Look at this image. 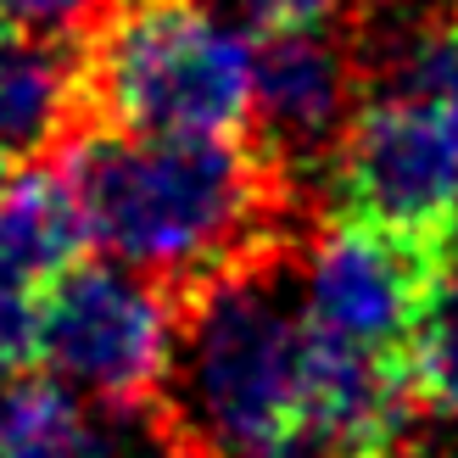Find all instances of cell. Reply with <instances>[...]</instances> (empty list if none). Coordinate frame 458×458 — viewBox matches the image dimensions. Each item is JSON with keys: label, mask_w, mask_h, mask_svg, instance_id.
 I'll return each instance as SVG.
<instances>
[{"label": "cell", "mask_w": 458, "mask_h": 458, "mask_svg": "<svg viewBox=\"0 0 458 458\" xmlns=\"http://www.w3.org/2000/svg\"><path fill=\"white\" fill-rule=\"evenodd\" d=\"M79 208L112 263L191 296L246 263L291 251L296 179L258 134L241 140H134L84 129L62 151Z\"/></svg>", "instance_id": "obj_1"}, {"label": "cell", "mask_w": 458, "mask_h": 458, "mask_svg": "<svg viewBox=\"0 0 458 458\" xmlns=\"http://www.w3.org/2000/svg\"><path fill=\"white\" fill-rule=\"evenodd\" d=\"M308 308L285 296V251L185 296L163 420L201 458H274L302 425Z\"/></svg>", "instance_id": "obj_2"}, {"label": "cell", "mask_w": 458, "mask_h": 458, "mask_svg": "<svg viewBox=\"0 0 458 458\" xmlns=\"http://www.w3.org/2000/svg\"><path fill=\"white\" fill-rule=\"evenodd\" d=\"M79 56L89 129L134 140L258 134V51L213 0H101Z\"/></svg>", "instance_id": "obj_3"}, {"label": "cell", "mask_w": 458, "mask_h": 458, "mask_svg": "<svg viewBox=\"0 0 458 458\" xmlns=\"http://www.w3.org/2000/svg\"><path fill=\"white\" fill-rule=\"evenodd\" d=\"M185 296L123 263H79L45 291L39 363L101 414L140 420L168 397Z\"/></svg>", "instance_id": "obj_4"}, {"label": "cell", "mask_w": 458, "mask_h": 458, "mask_svg": "<svg viewBox=\"0 0 458 458\" xmlns=\"http://www.w3.org/2000/svg\"><path fill=\"white\" fill-rule=\"evenodd\" d=\"M335 218L458 241V134L430 101L375 89L325 174Z\"/></svg>", "instance_id": "obj_5"}, {"label": "cell", "mask_w": 458, "mask_h": 458, "mask_svg": "<svg viewBox=\"0 0 458 458\" xmlns=\"http://www.w3.org/2000/svg\"><path fill=\"white\" fill-rule=\"evenodd\" d=\"M453 246L458 241H420L403 229L330 218L308 251L302 308L313 330L380 358H403Z\"/></svg>", "instance_id": "obj_6"}, {"label": "cell", "mask_w": 458, "mask_h": 458, "mask_svg": "<svg viewBox=\"0 0 458 458\" xmlns=\"http://www.w3.org/2000/svg\"><path fill=\"white\" fill-rule=\"evenodd\" d=\"M369 101L352 34L308 29V34H268L258 45V140L280 157L291 179L308 168L330 174L341 140Z\"/></svg>", "instance_id": "obj_7"}, {"label": "cell", "mask_w": 458, "mask_h": 458, "mask_svg": "<svg viewBox=\"0 0 458 458\" xmlns=\"http://www.w3.org/2000/svg\"><path fill=\"white\" fill-rule=\"evenodd\" d=\"M89 129L79 39L0 29V157H62Z\"/></svg>", "instance_id": "obj_8"}, {"label": "cell", "mask_w": 458, "mask_h": 458, "mask_svg": "<svg viewBox=\"0 0 458 458\" xmlns=\"http://www.w3.org/2000/svg\"><path fill=\"white\" fill-rule=\"evenodd\" d=\"M112 420L56 375L22 369L0 380V458H134L112 437Z\"/></svg>", "instance_id": "obj_9"}, {"label": "cell", "mask_w": 458, "mask_h": 458, "mask_svg": "<svg viewBox=\"0 0 458 458\" xmlns=\"http://www.w3.org/2000/svg\"><path fill=\"white\" fill-rule=\"evenodd\" d=\"M408 386H414V403L430 414L458 420V246L447 251V263L437 274V291L420 313V330L403 352Z\"/></svg>", "instance_id": "obj_10"}, {"label": "cell", "mask_w": 458, "mask_h": 458, "mask_svg": "<svg viewBox=\"0 0 458 458\" xmlns=\"http://www.w3.org/2000/svg\"><path fill=\"white\" fill-rule=\"evenodd\" d=\"M39 325H45V291L0 268V380L22 375L39 358Z\"/></svg>", "instance_id": "obj_11"}, {"label": "cell", "mask_w": 458, "mask_h": 458, "mask_svg": "<svg viewBox=\"0 0 458 458\" xmlns=\"http://www.w3.org/2000/svg\"><path fill=\"white\" fill-rule=\"evenodd\" d=\"M213 6L263 34H308V29H330V17L347 0H213Z\"/></svg>", "instance_id": "obj_12"}, {"label": "cell", "mask_w": 458, "mask_h": 458, "mask_svg": "<svg viewBox=\"0 0 458 458\" xmlns=\"http://www.w3.org/2000/svg\"><path fill=\"white\" fill-rule=\"evenodd\" d=\"M96 12H101V0H0V29L79 39Z\"/></svg>", "instance_id": "obj_13"}, {"label": "cell", "mask_w": 458, "mask_h": 458, "mask_svg": "<svg viewBox=\"0 0 458 458\" xmlns=\"http://www.w3.org/2000/svg\"><path fill=\"white\" fill-rule=\"evenodd\" d=\"M163 425H168V420H163ZM134 458H201V453H196L191 442H179V437H174V425H168L163 437H157V447H146V453H134Z\"/></svg>", "instance_id": "obj_14"}, {"label": "cell", "mask_w": 458, "mask_h": 458, "mask_svg": "<svg viewBox=\"0 0 458 458\" xmlns=\"http://www.w3.org/2000/svg\"><path fill=\"white\" fill-rule=\"evenodd\" d=\"M12 179H17V174H12V163L0 157V196H6V185H12Z\"/></svg>", "instance_id": "obj_15"}]
</instances>
